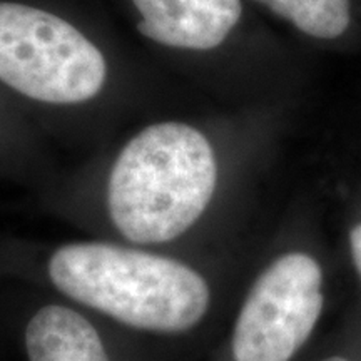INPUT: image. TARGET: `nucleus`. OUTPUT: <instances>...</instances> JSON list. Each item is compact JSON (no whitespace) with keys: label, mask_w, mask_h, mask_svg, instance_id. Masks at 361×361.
Returning <instances> with one entry per match:
<instances>
[{"label":"nucleus","mask_w":361,"mask_h":361,"mask_svg":"<svg viewBox=\"0 0 361 361\" xmlns=\"http://www.w3.org/2000/svg\"><path fill=\"white\" fill-rule=\"evenodd\" d=\"M350 250L355 268L361 276V224H356L350 231Z\"/></svg>","instance_id":"nucleus-8"},{"label":"nucleus","mask_w":361,"mask_h":361,"mask_svg":"<svg viewBox=\"0 0 361 361\" xmlns=\"http://www.w3.org/2000/svg\"><path fill=\"white\" fill-rule=\"evenodd\" d=\"M323 310V273L303 252H290L252 284L233 333L234 361H290Z\"/></svg>","instance_id":"nucleus-4"},{"label":"nucleus","mask_w":361,"mask_h":361,"mask_svg":"<svg viewBox=\"0 0 361 361\" xmlns=\"http://www.w3.org/2000/svg\"><path fill=\"white\" fill-rule=\"evenodd\" d=\"M298 30L316 39H336L348 30L350 0H258Z\"/></svg>","instance_id":"nucleus-7"},{"label":"nucleus","mask_w":361,"mask_h":361,"mask_svg":"<svg viewBox=\"0 0 361 361\" xmlns=\"http://www.w3.org/2000/svg\"><path fill=\"white\" fill-rule=\"evenodd\" d=\"M218 180L211 144L191 126H149L123 149L109 179V213L124 238L173 241L201 218Z\"/></svg>","instance_id":"nucleus-1"},{"label":"nucleus","mask_w":361,"mask_h":361,"mask_svg":"<svg viewBox=\"0 0 361 361\" xmlns=\"http://www.w3.org/2000/svg\"><path fill=\"white\" fill-rule=\"evenodd\" d=\"M323 361H348V360L341 358V356H331V358H326V360H323Z\"/></svg>","instance_id":"nucleus-9"},{"label":"nucleus","mask_w":361,"mask_h":361,"mask_svg":"<svg viewBox=\"0 0 361 361\" xmlns=\"http://www.w3.org/2000/svg\"><path fill=\"white\" fill-rule=\"evenodd\" d=\"M0 80L35 101L84 102L104 87L106 61L61 17L0 2Z\"/></svg>","instance_id":"nucleus-3"},{"label":"nucleus","mask_w":361,"mask_h":361,"mask_svg":"<svg viewBox=\"0 0 361 361\" xmlns=\"http://www.w3.org/2000/svg\"><path fill=\"white\" fill-rule=\"evenodd\" d=\"M139 32L178 49L209 51L224 42L241 19V0H133Z\"/></svg>","instance_id":"nucleus-5"},{"label":"nucleus","mask_w":361,"mask_h":361,"mask_svg":"<svg viewBox=\"0 0 361 361\" xmlns=\"http://www.w3.org/2000/svg\"><path fill=\"white\" fill-rule=\"evenodd\" d=\"M49 274L72 300L151 331H186L209 306L204 278L189 266L121 246H64L54 252Z\"/></svg>","instance_id":"nucleus-2"},{"label":"nucleus","mask_w":361,"mask_h":361,"mask_svg":"<svg viewBox=\"0 0 361 361\" xmlns=\"http://www.w3.org/2000/svg\"><path fill=\"white\" fill-rule=\"evenodd\" d=\"M30 361H111L96 328L78 311L45 306L25 329Z\"/></svg>","instance_id":"nucleus-6"}]
</instances>
